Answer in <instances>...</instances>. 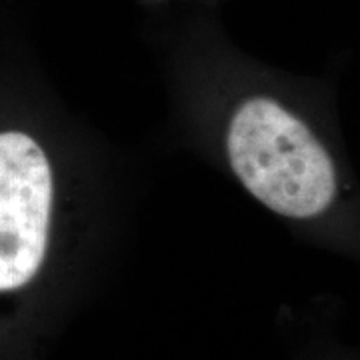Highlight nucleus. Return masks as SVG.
<instances>
[{"label":"nucleus","instance_id":"nucleus-1","mask_svg":"<svg viewBox=\"0 0 360 360\" xmlns=\"http://www.w3.org/2000/svg\"><path fill=\"white\" fill-rule=\"evenodd\" d=\"M226 153L258 202L288 219H312L336 196V172L312 130L283 104L252 96L231 118Z\"/></svg>","mask_w":360,"mask_h":360},{"label":"nucleus","instance_id":"nucleus-2","mask_svg":"<svg viewBox=\"0 0 360 360\" xmlns=\"http://www.w3.org/2000/svg\"><path fill=\"white\" fill-rule=\"evenodd\" d=\"M54 179L30 134L0 132V292L30 283L46 258Z\"/></svg>","mask_w":360,"mask_h":360}]
</instances>
